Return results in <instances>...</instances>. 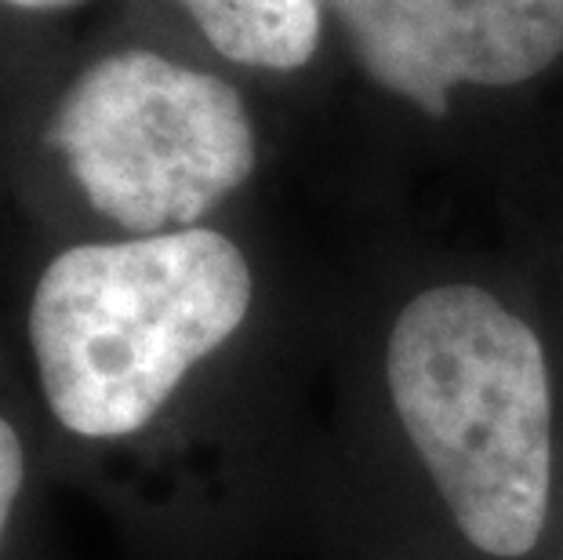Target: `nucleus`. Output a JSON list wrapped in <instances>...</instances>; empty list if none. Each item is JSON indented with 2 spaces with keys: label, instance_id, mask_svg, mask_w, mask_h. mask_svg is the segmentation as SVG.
Instances as JSON below:
<instances>
[{
  "label": "nucleus",
  "instance_id": "nucleus-1",
  "mask_svg": "<svg viewBox=\"0 0 563 560\" xmlns=\"http://www.w3.org/2000/svg\"><path fill=\"white\" fill-rule=\"evenodd\" d=\"M247 306V259L214 230L69 248L30 303L47 408L80 437L142 430L189 367L244 325Z\"/></svg>",
  "mask_w": 563,
  "mask_h": 560
},
{
  "label": "nucleus",
  "instance_id": "nucleus-2",
  "mask_svg": "<svg viewBox=\"0 0 563 560\" xmlns=\"http://www.w3.org/2000/svg\"><path fill=\"white\" fill-rule=\"evenodd\" d=\"M397 415L476 550H534L553 481V397L542 342L495 295H415L386 350Z\"/></svg>",
  "mask_w": 563,
  "mask_h": 560
},
{
  "label": "nucleus",
  "instance_id": "nucleus-3",
  "mask_svg": "<svg viewBox=\"0 0 563 560\" xmlns=\"http://www.w3.org/2000/svg\"><path fill=\"white\" fill-rule=\"evenodd\" d=\"M52 146L91 208L142 237L194 230L255 168L241 95L153 52L84 69L58 102Z\"/></svg>",
  "mask_w": 563,
  "mask_h": 560
},
{
  "label": "nucleus",
  "instance_id": "nucleus-4",
  "mask_svg": "<svg viewBox=\"0 0 563 560\" xmlns=\"http://www.w3.org/2000/svg\"><path fill=\"white\" fill-rule=\"evenodd\" d=\"M382 88L443 117L459 85L506 88L563 55V0H328Z\"/></svg>",
  "mask_w": 563,
  "mask_h": 560
},
{
  "label": "nucleus",
  "instance_id": "nucleus-5",
  "mask_svg": "<svg viewBox=\"0 0 563 560\" xmlns=\"http://www.w3.org/2000/svg\"><path fill=\"white\" fill-rule=\"evenodd\" d=\"M233 63L298 69L317 52L320 0H178Z\"/></svg>",
  "mask_w": 563,
  "mask_h": 560
},
{
  "label": "nucleus",
  "instance_id": "nucleus-6",
  "mask_svg": "<svg viewBox=\"0 0 563 560\" xmlns=\"http://www.w3.org/2000/svg\"><path fill=\"white\" fill-rule=\"evenodd\" d=\"M22 476H26V455H22V440L4 415H0V539H4L11 506L19 498Z\"/></svg>",
  "mask_w": 563,
  "mask_h": 560
},
{
  "label": "nucleus",
  "instance_id": "nucleus-7",
  "mask_svg": "<svg viewBox=\"0 0 563 560\" xmlns=\"http://www.w3.org/2000/svg\"><path fill=\"white\" fill-rule=\"evenodd\" d=\"M11 8H22V11H55V8H69L77 0H4Z\"/></svg>",
  "mask_w": 563,
  "mask_h": 560
}]
</instances>
